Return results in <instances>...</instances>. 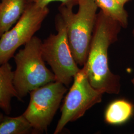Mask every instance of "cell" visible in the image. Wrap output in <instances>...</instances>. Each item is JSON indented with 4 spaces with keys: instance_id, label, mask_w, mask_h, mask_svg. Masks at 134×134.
<instances>
[{
    "instance_id": "1",
    "label": "cell",
    "mask_w": 134,
    "mask_h": 134,
    "mask_svg": "<svg viewBox=\"0 0 134 134\" xmlns=\"http://www.w3.org/2000/svg\"><path fill=\"white\" fill-rule=\"evenodd\" d=\"M122 29L118 21L101 10L97 13L86 64L91 85L104 93L118 94L121 91V77L111 71L108 54Z\"/></svg>"
},
{
    "instance_id": "2",
    "label": "cell",
    "mask_w": 134,
    "mask_h": 134,
    "mask_svg": "<svg viewBox=\"0 0 134 134\" xmlns=\"http://www.w3.org/2000/svg\"><path fill=\"white\" fill-rule=\"evenodd\" d=\"M42 41L36 36L14 54V85L22 101L29 92L49 82L56 81L54 74L46 66L41 50Z\"/></svg>"
},
{
    "instance_id": "3",
    "label": "cell",
    "mask_w": 134,
    "mask_h": 134,
    "mask_svg": "<svg viewBox=\"0 0 134 134\" xmlns=\"http://www.w3.org/2000/svg\"><path fill=\"white\" fill-rule=\"evenodd\" d=\"M77 5L76 13L72 8L63 4L58 10L66 27L72 55L77 64L82 67L87 61L98 7L94 0H79Z\"/></svg>"
},
{
    "instance_id": "4",
    "label": "cell",
    "mask_w": 134,
    "mask_h": 134,
    "mask_svg": "<svg viewBox=\"0 0 134 134\" xmlns=\"http://www.w3.org/2000/svg\"><path fill=\"white\" fill-rule=\"evenodd\" d=\"M55 24L57 34H50L42 41V57L51 67L56 81L62 83L68 87L81 69L72 55L66 27L59 14L55 17Z\"/></svg>"
},
{
    "instance_id": "5",
    "label": "cell",
    "mask_w": 134,
    "mask_h": 134,
    "mask_svg": "<svg viewBox=\"0 0 134 134\" xmlns=\"http://www.w3.org/2000/svg\"><path fill=\"white\" fill-rule=\"evenodd\" d=\"M103 94L91 85L86 63L74 77L61 107V115L54 134L61 133L68 123L80 119L92 106L100 103Z\"/></svg>"
},
{
    "instance_id": "6",
    "label": "cell",
    "mask_w": 134,
    "mask_h": 134,
    "mask_svg": "<svg viewBox=\"0 0 134 134\" xmlns=\"http://www.w3.org/2000/svg\"><path fill=\"white\" fill-rule=\"evenodd\" d=\"M68 87L58 81L30 91L29 104L23 115L32 128V134L46 132L59 108Z\"/></svg>"
},
{
    "instance_id": "7",
    "label": "cell",
    "mask_w": 134,
    "mask_h": 134,
    "mask_svg": "<svg viewBox=\"0 0 134 134\" xmlns=\"http://www.w3.org/2000/svg\"><path fill=\"white\" fill-rule=\"evenodd\" d=\"M49 9L27 0L25 10L14 26L0 38V65L9 62L19 48L35 36L46 18Z\"/></svg>"
},
{
    "instance_id": "8",
    "label": "cell",
    "mask_w": 134,
    "mask_h": 134,
    "mask_svg": "<svg viewBox=\"0 0 134 134\" xmlns=\"http://www.w3.org/2000/svg\"><path fill=\"white\" fill-rule=\"evenodd\" d=\"M14 71L9 62L0 65V109L7 115L12 112V100L18 99L14 85Z\"/></svg>"
},
{
    "instance_id": "9",
    "label": "cell",
    "mask_w": 134,
    "mask_h": 134,
    "mask_svg": "<svg viewBox=\"0 0 134 134\" xmlns=\"http://www.w3.org/2000/svg\"><path fill=\"white\" fill-rule=\"evenodd\" d=\"M26 4L27 0L0 1V38L19 20Z\"/></svg>"
},
{
    "instance_id": "10",
    "label": "cell",
    "mask_w": 134,
    "mask_h": 134,
    "mask_svg": "<svg viewBox=\"0 0 134 134\" xmlns=\"http://www.w3.org/2000/svg\"><path fill=\"white\" fill-rule=\"evenodd\" d=\"M134 106L129 101L120 99L111 102L104 114V119L108 124L120 125L127 122L133 116Z\"/></svg>"
},
{
    "instance_id": "11",
    "label": "cell",
    "mask_w": 134,
    "mask_h": 134,
    "mask_svg": "<svg viewBox=\"0 0 134 134\" xmlns=\"http://www.w3.org/2000/svg\"><path fill=\"white\" fill-rule=\"evenodd\" d=\"M98 8L111 18L118 21L123 29L129 25V14L125 7L119 4L117 0H94Z\"/></svg>"
},
{
    "instance_id": "12",
    "label": "cell",
    "mask_w": 134,
    "mask_h": 134,
    "mask_svg": "<svg viewBox=\"0 0 134 134\" xmlns=\"http://www.w3.org/2000/svg\"><path fill=\"white\" fill-rule=\"evenodd\" d=\"M32 128L24 115L5 116L0 122V134H32Z\"/></svg>"
},
{
    "instance_id": "13",
    "label": "cell",
    "mask_w": 134,
    "mask_h": 134,
    "mask_svg": "<svg viewBox=\"0 0 134 134\" xmlns=\"http://www.w3.org/2000/svg\"><path fill=\"white\" fill-rule=\"evenodd\" d=\"M37 3L42 7L48 6L51 3L55 2H59L61 4L71 8H74L75 5H77L79 0H30Z\"/></svg>"
},
{
    "instance_id": "14",
    "label": "cell",
    "mask_w": 134,
    "mask_h": 134,
    "mask_svg": "<svg viewBox=\"0 0 134 134\" xmlns=\"http://www.w3.org/2000/svg\"><path fill=\"white\" fill-rule=\"evenodd\" d=\"M130 1H131V0H117V1L118 2V3L123 7H125V5H126L127 3L130 2Z\"/></svg>"
},
{
    "instance_id": "15",
    "label": "cell",
    "mask_w": 134,
    "mask_h": 134,
    "mask_svg": "<svg viewBox=\"0 0 134 134\" xmlns=\"http://www.w3.org/2000/svg\"><path fill=\"white\" fill-rule=\"evenodd\" d=\"M4 117H5V115H4V114L0 111V122H1L2 121V120L4 119Z\"/></svg>"
},
{
    "instance_id": "16",
    "label": "cell",
    "mask_w": 134,
    "mask_h": 134,
    "mask_svg": "<svg viewBox=\"0 0 134 134\" xmlns=\"http://www.w3.org/2000/svg\"><path fill=\"white\" fill-rule=\"evenodd\" d=\"M131 82L133 86V88H134V77H133V78L131 80Z\"/></svg>"
},
{
    "instance_id": "17",
    "label": "cell",
    "mask_w": 134,
    "mask_h": 134,
    "mask_svg": "<svg viewBox=\"0 0 134 134\" xmlns=\"http://www.w3.org/2000/svg\"><path fill=\"white\" fill-rule=\"evenodd\" d=\"M132 35H133V36L134 37V27L133 29V30H132Z\"/></svg>"
},
{
    "instance_id": "18",
    "label": "cell",
    "mask_w": 134,
    "mask_h": 134,
    "mask_svg": "<svg viewBox=\"0 0 134 134\" xmlns=\"http://www.w3.org/2000/svg\"><path fill=\"white\" fill-rule=\"evenodd\" d=\"M0 1H1V0H0Z\"/></svg>"
}]
</instances>
